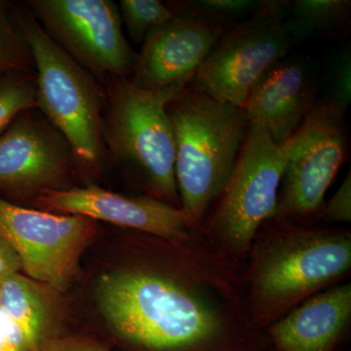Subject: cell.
I'll return each instance as SVG.
<instances>
[{"label": "cell", "mask_w": 351, "mask_h": 351, "mask_svg": "<svg viewBox=\"0 0 351 351\" xmlns=\"http://www.w3.org/2000/svg\"><path fill=\"white\" fill-rule=\"evenodd\" d=\"M182 209L200 223L225 189L250 121L244 108L184 88L168 104Z\"/></svg>", "instance_id": "obj_2"}, {"label": "cell", "mask_w": 351, "mask_h": 351, "mask_svg": "<svg viewBox=\"0 0 351 351\" xmlns=\"http://www.w3.org/2000/svg\"><path fill=\"white\" fill-rule=\"evenodd\" d=\"M25 6L46 34L94 77L129 78L138 53L110 0H29Z\"/></svg>", "instance_id": "obj_8"}, {"label": "cell", "mask_w": 351, "mask_h": 351, "mask_svg": "<svg viewBox=\"0 0 351 351\" xmlns=\"http://www.w3.org/2000/svg\"><path fill=\"white\" fill-rule=\"evenodd\" d=\"M315 94L308 66L290 58L265 73L243 108L250 123L263 124L274 144L282 147L316 105Z\"/></svg>", "instance_id": "obj_14"}, {"label": "cell", "mask_w": 351, "mask_h": 351, "mask_svg": "<svg viewBox=\"0 0 351 351\" xmlns=\"http://www.w3.org/2000/svg\"><path fill=\"white\" fill-rule=\"evenodd\" d=\"M31 51L10 7L0 1V75L16 71L34 73Z\"/></svg>", "instance_id": "obj_20"}, {"label": "cell", "mask_w": 351, "mask_h": 351, "mask_svg": "<svg viewBox=\"0 0 351 351\" xmlns=\"http://www.w3.org/2000/svg\"><path fill=\"white\" fill-rule=\"evenodd\" d=\"M96 226L80 215L38 211L0 197V237L19 256L27 276L55 290H64L75 276Z\"/></svg>", "instance_id": "obj_10"}, {"label": "cell", "mask_w": 351, "mask_h": 351, "mask_svg": "<svg viewBox=\"0 0 351 351\" xmlns=\"http://www.w3.org/2000/svg\"><path fill=\"white\" fill-rule=\"evenodd\" d=\"M97 301L122 339L149 351H204L223 341L228 318L204 284L149 270L107 274Z\"/></svg>", "instance_id": "obj_1"}, {"label": "cell", "mask_w": 351, "mask_h": 351, "mask_svg": "<svg viewBox=\"0 0 351 351\" xmlns=\"http://www.w3.org/2000/svg\"><path fill=\"white\" fill-rule=\"evenodd\" d=\"M280 3L276 0H189L168 5L176 16L228 27Z\"/></svg>", "instance_id": "obj_18"}, {"label": "cell", "mask_w": 351, "mask_h": 351, "mask_svg": "<svg viewBox=\"0 0 351 351\" xmlns=\"http://www.w3.org/2000/svg\"><path fill=\"white\" fill-rule=\"evenodd\" d=\"M345 119L332 104L321 101L283 145L286 164L274 218L299 219L319 209L348 156Z\"/></svg>", "instance_id": "obj_9"}, {"label": "cell", "mask_w": 351, "mask_h": 351, "mask_svg": "<svg viewBox=\"0 0 351 351\" xmlns=\"http://www.w3.org/2000/svg\"><path fill=\"white\" fill-rule=\"evenodd\" d=\"M225 29L176 16L147 34L131 82L147 91L188 87Z\"/></svg>", "instance_id": "obj_13"}, {"label": "cell", "mask_w": 351, "mask_h": 351, "mask_svg": "<svg viewBox=\"0 0 351 351\" xmlns=\"http://www.w3.org/2000/svg\"><path fill=\"white\" fill-rule=\"evenodd\" d=\"M329 221L337 223L351 221V173L348 170L337 193L328 202L324 212Z\"/></svg>", "instance_id": "obj_23"}, {"label": "cell", "mask_w": 351, "mask_h": 351, "mask_svg": "<svg viewBox=\"0 0 351 351\" xmlns=\"http://www.w3.org/2000/svg\"><path fill=\"white\" fill-rule=\"evenodd\" d=\"M285 1L226 27L205 58L189 89L244 108L251 90L274 64L285 59L295 39Z\"/></svg>", "instance_id": "obj_6"}, {"label": "cell", "mask_w": 351, "mask_h": 351, "mask_svg": "<svg viewBox=\"0 0 351 351\" xmlns=\"http://www.w3.org/2000/svg\"><path fill=\"white\" fill-rule=\"evenodd\" d=\"M329 98L339 112L346 115L351 101V52L350 48L341 51L335 60L330 80Z\"/></svg>", "instance_id": "obj_22"}, {"label": "cell", "mask_w": 351, "mask_h": 351, "mask_svg": "<svg viewBox=\"0 0 351 351\" xmlns=\"http://www.w3.org/2000/svg\"><path fill=\"white\" fill-rule=\"evenodd\" d=\"M286 154L265 127L250 123L234 169L211 221L217 239L232 251L248 248L263 223L276 214Z\"/></svg>", "instance_id": "obj_7"}, {"label": "cell", "mask_w": 351, "mask_h": 351, "mask_svg": "<svg viewBox=\"0 0 351 351\" xmlns=\"http://www.w3.org/2000/svg\"><path fill=\"white\" fill-rule=\"evenodd\" d=\"M75 158L54 126L25 110L0 135V186L38 196L60 191Z\"/></svg>", "instance_id": "obj_11"}, {"label": "cell", "mask_w": 351, "mask_h": 351, "mask_svg": "<svg viewBox=\"0 0 351 351\" xmlns=\"http://www.w3.org/2000/svg\"><path fill=\"white\" fill-rule=\"evenodd\" d=\"M34 66L36 106L69 143L75 159L98 165L105 152L107 92L46 34L29 8L13 11Z\"/></svg>", "instance_id": "obj_3"}, {"label": "cell", "mask_w": 351, "mask_h": 351, "mask_svg": "<svg viewBox=\"0 0 351 351\" xmlns=\"http://www.w3.org/2000/svg\"><path fill=\"white\" fill-rule=\"evenodd\" d=\"M22 269L19 256L6 241L0 237V280L10 274H18Z\"/></svg>", "instance_id": "obj_26"}, {"label": "cell", "mask_w": 351, "mask_h": 351, "mask_svg": "<svg viewBox=\"0 0 351 351\" xmlns=\"http://www.w3.org/2000/svg\"><path fill=\"white\" fill-rule=\"evenodd\" d=\"M0 351H29L22 332L0 309Z\"/></svg>", "instance_id": "obj_25"}, {"label": "cell", "mask_w": 351, "mask_h": 351, "mask_svg": "<svg viewBox=\"0 0 351 351\" xmlns=\"http://www.w3.org/2000/svg\"><path fill=\"white\" fill-rule=\"evenodd\" d=\"M104 142L110 154L142 176L151 197L175 206L176 142L167 106L184 86L147 91L130 78H108Z\"/></svg>", "instance_id": "obj_4"}, {"label": "cell", "mask_w": 351, "mask_h": 351, "mask_svg": "<svg viewBox=\"0 0 351 351\" xmlns=\"http://www.w3.org/2000/svg\"><path fill=\"white\" fill-rule=\"evenodd\" d=\"M274 239L252 271V302L261 319L284 313L350 269L348 233L292 228Z\"/></svg>", "instance_id": "obj_5"}, {"label": "cell", "mask_w": 351, "mask_h": 351, "mask_svg": "<svg viewBox=\"0 0 351 351\" xmlns=\"http://www.w3.org/2000/svg\"><path fill=\"white\" fill-rule=\"evenodd\" d=\"M286 19L295 40L301 36L338 29L350 21V0H295L285 1Z\"/></svg>", "instance_id": "obj_17"}, {"label": "cell", "mask_w": 351, "mask_h": 351, "mask_svg": "<svg viewBox=\"0 0 351 351\" xmlns=\"http://www.w3.org/2000/svg\"><path fill=\"white\" fill-rule=\"evenodd\" d=\"M40 206L64 214L80 215L131 228L171 241H182L199 226L182 208L151 196H127L100 186L49 191L38 196Z\"/></svg>", "instance_id": "obj_12"}, {"label": "cell", "mask_w": 351, "mask_h": 351, "mask_svg": "<svg viewBox=\"0 0 351 351\" xmlns=\"http://www.w3.org/2000/svg\"><path fill=\"white\" fill-rule=\"evenodd\" d=\"M119 8L129 36L138 44H143L154 29L176 17L170 6L159 0H121Z\"/></svg>", "instance_id": "obj_21"}, {"label": "cell", "mask_w": 351, "mask_h": 351, "mask_svg": "<svg viewBox=\"0 0 351 351\" xmlns=\"http://www.w3.org/2000/svg\"><path fill=\"white\" fill-rule=\"evenodd\" d=\"M36 106L34 73L16 71L0 75V135L21 113Z\"/></svg>", "instance_id": "obj_19"}, {"label": "cell", "mask_w": 351, "mask_h": 351, "mask_svg": "<svg viewBox=\"0 0 351 351\" xmlns=\"http://www.w3.org/2000/svg\"><path fill=\"white\" fill-rule=\"evenodd\" d=\"M351 317L350 284L313 295L270 328L281 351H331Z\"/></svg>", "instance_id": "obj_15"}, {"label": "cell", "mask_w": 351, "mask_h": 351, "mask_svg": "<svg viewBox=\"0 0 351 351\" xmlns=\"http://www.w3.org/2000/svg\"><path fill=\"white\" fill-rule=\"evenodd\" d=\"M41 351H108L92 339L80 337L46 339Z\"/></svg>", "instance_id": "obj_24"}, {"label": "cell", "mask_w": 351, "mask_h": 351, "mask_svg": "<svg viewBox=\"0 0 351 351\" xmlns=\"http://www.w3.org/2000/svg\"><path fill=\"white\" fill-rule=\"evenodd\" d=\"M4 313L24 337L29 351H41L45 339L46 308L38 287L18 274L0 280Z\"/></svg>", "instance_id": "obj_16"}]
</instances>
